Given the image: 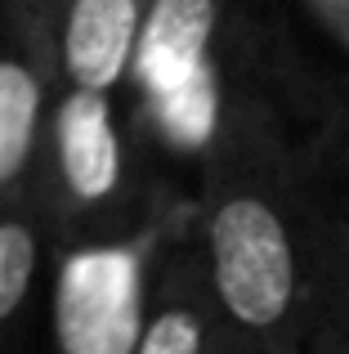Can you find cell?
Masks as SVG:
<instances>
[{
    "mask_svg": "<svg viewBox=\"0 0 349 354\" xmlns=\"http://www.w3.org/2000/svg\"><path fill=\"white\" fill-rule=\"evenodd\" d=\"M121 108L170 193L215 162H341L345 108L269 0H143Z\"/></svg>",
    "mask_w": 349,
    "mask_h": 354,
    "instance_id": "6da1fadb",
    "label": "cell"
},
{
    "mask_svg": "<svg viewBox=\"0 0 349 354\" xmlns=\"http://www.w3.org/2000/svg\"><path fill=\"white\" fill-rule=\"evenodd\" d=\"M349 229V162H215L192 184V242L228 328L300 354Z\"/></svg>",
    "mask_w": 349,
    "mask_h": 354,
    "instance_id": "7a4b0ae2",
    "label": "cell"
},
{
    "mask_svg": "<svg viewBox=\"0 0 349 354\" xmlns=\"http://www.w3.org/2000/svg\"><path fill=\"white\" fill-rule=\"evenodd\" d=\"M32 198L50 229V242L117 238L157 216L170 198L152 175L121 95L81 86H54L32 166Z\"/></svg>",
    "mask_w": 349,
    "mask_h": 354,
    "instance_id": "3957f363",
    "label": "cell"
},
{
    "mask_svg": "<svg viewBox=\"0 0 349 354\" xmlns=\"http://www.w3.org/2000/svg\"><path fill=\"white\" fill-rule=\"evenodd\" d=\"M188 198H170L130 234L94 242H50L45 354H134L157 251Z\"/></svg>",
    "mask_w": 349,
    "mask_h": 354,
    "instance_id": "277c9868",
    "label": "cell"
},
{
    "mask_svg": "<svg viewBox=\"0 0 349 354\" xmlns=\"http://www.w3.org/2000/svg\"><path fill=\"white\" fill-rule=\"evenodd\" d=\"M54 86V0H0V193L32 184Z\"/></svg>",
    "mask_w": 349,
    "mask_h": 354,
    "instance_id": "5b68a950",
    "label": "cell"
},
{
    "mask_svg": "<svg viewBox=\"0 0 349 354\" xmlns=\"http://www.w3.org/2000/svg\"><path fill=\"white\" fill-rule=\"evenodd\" d=\"M143 0H54L59 81L121 95Z\"/></svg>",
    "mask_w": 349,
    "mask_h": 354,
    "instance_id": "8992f818",
    "label": "cell"
},
{
    "mask_svg": "<svg viewBox=\"0 0 349 354\" xmlns=\"http://www.w3.org/2000/svg\"><path fill=\"white\" fill-rule=\"evenodd\" d=\"M50 229L32 189L0 193V354H23L45 310Z\"/></svg>",
    "mask_w": 349,
    "mask_h": 354,
    "instance_id": "52a82bcc",
    "label": "cell"
},
{
    "mask_svg": "<svg viewBox=\"0 0 349 354\" xmlns=\"http://www.w3.org/2000/svg\"><path fill=\"white\" fill-rule=\"evenodd\" d=\"M300 354H349V229L336 247L332 269H327L323 296H318V310Z\"/></svg>",
    "mask_w": 349,
    "mask_h": 354,
    "instance_id": "ba28073f",
    "label": "cell"
},
{
    "mask_svg": "<svg viewBox=\"0 0 349 354\" xmlns=\"http://www.w3.org/2000/svg\"><path fill=\"white\" fill-rule=\"evenodd\" d=\"M287 5L349 72V0H287Z\"/></svg>",
    "mask_w": 349,
    "mask_h": 354,
    "instance_id": "9c48e42d",
    "label": "cell"
},
{
    "mask_svg": "<svg viewBox=\"0 0 349 354\" xmlns=\"http://www.w3.org/2000/svg\"><path fill=\"white\" fill-rule=\"evenodd\" d=\"M219 354H260V350H255V346H246V341L237 337L233 328H228V337H224V346H219Z\"/></svg>",
    "mask_w": 349,
    "mask_h": 354,
    "instance_id": "30bf717a",
    "label": "cell"
}]
</instances>
